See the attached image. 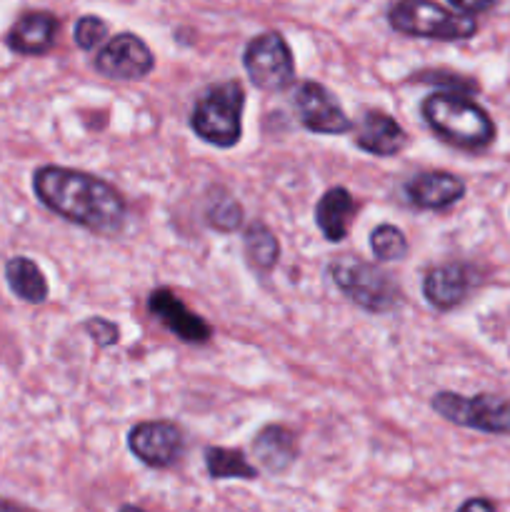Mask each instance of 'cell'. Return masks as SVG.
I'll return each mask as SVG.
<instances>
[{
    "instance_id": "6da1fadb",
    "label": "cell",
    "mask_w": 510,
    "mask_h": 512,
    "mask_svg": "<svg viewBox=\"0 0 510 512\" xmlns=\"http://www.w3.org/2000/svg\"><path fill=\"white\" fill-rule=\"evenodd\" d=\"M33 190L45 208L100 235H115L125 223L123 195L105 180L83 170L45 165L33 175Z\"/></svg>"
},
{
    "instance_id": "603a6c76",
    "label": "cell",
    "mask_w": 510,
    "mask_h": 512,
    "mask_svg": "<svg viewBox=\"0 0 510 512\" xmlns=\"http://www.w3.org/2000/svg\"><path fill=\"white\" fill-rule=\"evenodd\" d=\"M105 35H108V23H105L103 18H98V15H83V18L75 23L73 30L75 43L83 50H93L95 45L103 43Z\"/></svg>"
},
{
    "instance_id": "9a60e30c",
    "label": "cell",
    "mask_w": 510,
    "mask_h": 512,
    "mask_svg": "<svg viewBox=\"0 0 510 512\" xmlns=\"http://www.w3.org/2000/svg\"><path fill=\"white\" fill-rule=\"evenodd\" d=\"M58 35V18L45 10L25 13L8 30V48L20 55H43L53 48Z\"/></svg>"
},
{
    "instance_id": "e0dca14e",
    "label": "cell",
    "mask_w": 510,
    "mask_h": 512,
    "mask_svg": "<svg viewBox=\"0 0 510 512\" xmlns=\"http://www.w3.org/2000/svg\"><path fill=\"white\" fill-rule=\"evenodd\" d=\"M355 218V200L345 188H330L315 205V223L330 243H340L348 235Z\"/></svg>"
},
{
    "instance_id": "2e32d148",
    "label": "cell",
    "mask_w": 510,
    "mask_h": 512,
    "mask_svg": "<svg viewBox=\"0 0 510 512\" xmlns=\"http://www.w3.org/2000/svg\"><path fill=\"white\" fill-rule=\"evenodd\" d=\"M253 453L268 473H288L290 465L298 458L295 435L288 428H283V425H268V428H263L255 435Z\"/></svg>"
},
{
    "instance_id": "3957f363",
    "label": "cell",
    "mask_w": 510,
    "mask_h": 512,
    "mask_svg": "<svg viewBox=\"0 0 510 512\" xmlns=\"http://www.w3.org/2000/svg\"><path fill=\"white\" fill-rule=\"evenodd\" d=\"M388 23L413 38L468 40L478 33V20L460 10H448L435 0H398L390 5Z\"/></svg>"
},
{
    "instance_id": "5bb4252c",
    "label": "cell",
    "mask_w": 510,
    "mask_h": 512,
    "mask_svg": "<svg viewBox=\"0 0 510 512\" xmlns=\"http://www.w3.org/2000/svg\"><path fill=\"white\" fill-rule=\"evenodd\" d=\"M410 203L423 210H445L463 200L465 183L453 173L445 170H430V173L415 175L408 183Z\"/></svg>"
},
{
    "instance_id": "d4e9b609",
    "label": "cell",
    "mask_w": 510,
    "mask_h": 512,
    "mask_svg": "<svg viewBox=\"0 0 510 512\" xmlns=\"http://www.w3.org/2000/svg\"><path fill=\"white\" fill-rule=\"evenodd\" d=\"M448 3L453 5L455 10H460V13L478 15V13H485V10L493 8L498 0H448Z\"/></svg>"
},
{
    "instance_id": "9c48e42d",
    "label": "cell",
    "mask_w": 510,
    "mask_h": 512,
    "mask_svg": "<svg viewBox=\"0 0 510 512\" xmlns=\"http://www.w3.org/2000/svg\"><path fill=\"white\" fill-rule=\"evenodd\" d=\"M293 103L298 108L300 123L313 130V133L340 135L353 128V123L345 115V110L340 108L335 95L325 85L315 83V80H305L295 88Z\"/></svg>"
},
{
    "instance_id": "8fae6325",
    "label": "cell",
    "mask_w": 510,
    "mask_h": 512,
    "mask_svg": "<svg viewBox=\"0 0 510 512\" xmlns=\"http://www.w3.org/2000/svg\"><path fill=\"white\" fill-rule=\"evenodd\" d=\"M148 310L175 338L185 340V343H208L210 335H213L210 325L200 315L190 313L183 305V300L168 288H158L150 293Z\"/></svg>"
},
{
    "instance_id": "4fadbf2b",
    "label": "cell",
    "mask_w": 510,
    "mask_h": 512,
    "mask_svg": "<svg viewBox=\"0 0 510 512\" xmlns=\"http://www.w3.org/2000/svg\"><path fill=\"white\" fill-rule=\"evenodd\" d=\"M355 145L378 158H390L408 145V133L383 110H368L355 130Z\"/></svg>"
},
{
    "instance_id": "ac0fdd59",
    "label": "cell",
    "mask_w": 510,
    "mask_h": 512,
    "mask_svg": "<svg viewBox=\"0 0 510 512\" xmlns=\"http://www.w3.org/2000/svg\"><path fill=\"white\" fill-rule=\"evenodd\" d=\"M5 280H8L10 290L18 295L25 303H43L48 298V280H45L43 270L28 258H10L5 263Z\"/></svg>"
},
{
    "instance_id": "277c9868",
    "label": "cell",
    "mask_w": 510,
    "mask_h": 512,
    "mask_svg": "<svg viewBox=\"0 0 510 512\" xmlns=\"http://www.w3.org/2000/svg\"><path fill=\"white\" fill-rule=\"evenodd\" d=\"M245 90L238 80L215 85L200 95L190 115V128L195 135L218 148H233L243 133Z\"/></svg>"
},
{
    "instance_id": "44dd1931",
    "label": "cell",
    "mask_w": 510,
    "mask_h": 512,
    "mask_svg": "<svg viewBox=\"0 0 510 512\" xmlns=\"http://www.w3.org/2000/svg\"><path fill=\"white\" fill-rule=\"evenodd\" d=\"M370 248H373L375 260L380 263H393V260H403L408 253V240H405L403 230L395 225H378L370 233Z\"/></svg>"
},
{
    "instance_id": "ba28073f",
    "label": "cell",
    "mask_w": 510,
    "mask_h": 512,
    "mask_svg": "<svg viewBox=\"0 0 510 512\" xmlns=\"http://www.w3.org/2000/svg\"><path fill=\"white\" fill-rule=\"evenodd\" d=\"M183 430L170 420H145L128 433V448L148 468H170L183 455Z\"/></svg>"
},
{
    "instance_id": "30bf717a",
    "label": "cell",
    "mask_w": 510,
    "mask_h": 512,
    "mask_svg": "<svg viewBox=\"0 0 510 512\" xmlns=\"http://www.w3.org/2000/svg\"><path fill=\"white\" fill-rule=\"evenodd\" d=\"M155 58L148 43L135 33H120L95 58V68L105 78L140 80L153 70Z\"/></svg>"
},
{
    "instance_id": "d6986e66",
    "label": "cell",
    "mask_w": 510,
    "mask_h": 512,
    "mask_svg": "<svg viewBox=\"0 0 510 512\" xmlns=\"http://www.w3.org/2000/svg\"><path fill=\"white\" fill-rule=\"evenodd\" d=\"M245 255H248L250 265L258 268L260 273H268L278 265L280 260V243L275 238L273 230L263 223H253L245 230Z\"/></svg>"
},
{
    "instance_id": "4316f807",
    "label": "cell",
    "mask_w": 510,
    "mask_h": 512,
    "mask_svg": "<svg viewBox=\"0 0 510 512\" xmlns=\"http://www.w3.org/2000/svg\"><path fill=\"white\" fill-rule=\"evenodd\" d=\"M118 512H145L143 508H135V505H123Z\"/></svg>"
},
{
    "instance_id": "52a82bcc",
    "label": "cell",
    "mask_w": 510,
    "mask_h": 512,
    "mask_svg": "<svg viewBox=\"0 0 510 512\" xmlns=\"http://www.w3.org/2000/svg\"><path fill=\"white\" fill-rule=\"evenodd\" d=\"M243 65L255 88L260 90H283L295 80V60L288 40L273 30L250 40Z\"/></svg>"
},
{
    "instance_id": "8992f818",
    "label": "cell",
    "mask_w": 510,
    "mask_h": 512,
    "mask_svg": "<svg viewBox=\"0 0 510 512\" xmlns=\"http://www.w3.org/2000/svg\"><path fill=\"white\" fill-rule=\"evenodd\" d=\"M430 408L440 418L460 425V428L488 435H510V400L498 398V395L480 393L475 398H465L460 393L443 390V393L433 395Z\"/></svg>"
},
{
    "instance_id": "5b68a950",
    "label": "cell",
    "mask_w": 510,
    "mask_h": 512,
    "mask_svg": "<svg viewBox=\"0 0 510 512\" xmlns=\"http://www.w3.org/2000/svg\"><path fill=\"white\" fill-rule=\"evenodd\" d=\"M330 275L335 285L368 313H390L400 303V285L383 268L358 255H343L333 260Z\"/></svg>"
},
{
    "instance_id": "cb8c5ba5",
    "label": "cell",
    "mask_w": 510,
    "mask_h": 512,
    "mask_svg": "<svg viewBox=\"0 0 510 512\" xmlns=\"http://www.w3.org/2000/svg\"><path fill=\"white\" fill-rule=\"evenodd\" d=\"M85 330H88V335L95 340V345H100V348H110V345H115L120 340L118 325L110 323V320L105 318L85 320Z\"/></svg>"
},
{
    "instance_id": "7402d4cb",
    "label": "cell",
    "mask_w": 510,
    "mask_h": 512,
    "mask_svg": "<svg viewBox=\"0 0 510 512\" xmlns=\"http://www.w3.org/2000/svg\"><path fill=\"white\" fill-rule=\"evenodd\" d=\"M208 223L213 225L215 230L233 233V230L240 228V223H243V208H240L238 200H233L230 195H218L208 208Z\"/></svg>"
},
{
    "instance_id": "7a4b0ae2",
    "label": "cell",
    "mask_w": 510,
    "mask_h": 512,
    "mask_svg": "<svg viewBox=\"0 0 510 512\" xmlns=\"http://www.w3.org/2000/svg\"><path fill=\"white\" fill-rule=\"evenodd\" d=\"M425 123L443 143L460 150H485L495 140V123L468 95L435 90L420 105Z\"/></svg>"
},
{
    "instance_id": "7c38bea8",
    "label": "cell",
    "mask_w": 510,
    "mask_h": 512,
    "mask_svg": "<svg viewBox=\"0 0 510 512\" xmlns=\"http://www.w3.org/2000/svg\"><path fill=\"white\" fill-rule=\"evenodd\" d=\"M475 285V273L465 263H443L428 270L423 280V295L433 308L453 310L468 298Z\"/></svg>"
},
{
    "instance_id": "484cf974",
    "label": "cell",
    "mask_w": 510,
    "mask_h": 512,
    "mask_svg": "<svg viewBox=\"0 0 510 512\" xmlns=\"http://www.w3.org/2000/svg\"><path fill=\"white\" fill-rule=\"evenodd\" d=\"M458 512H498L493 500L488 498H468L463 505H460Z\"/></svg>"
},
{
    "instance_id": "ffe728a7",
    "label": "cell",
    "mask_w": 510,
    "mask_h": 512,
    "mask_svg": "<svg viewBox=\"0 0 510 512\" xmlns=\"http://www.w3.org/2000/svg\"><path fill=\"white\" fill-rule=\"evenodd\" d=\"M205 468L213 480H255L258 470L248 463L240 450L230 448H208L205 450Z\"/></svg>"
}]
</instances>
